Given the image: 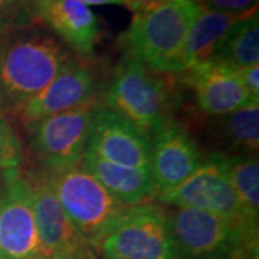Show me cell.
Returning a JSON list of instances; mask_svg holds the SVG:
<instances>
[{
    "instance_id": "5b68a950",
    "label": "cell",
    "mask_w": 259,
    "mask_h": 259,
    "mask_svg": "<svg viewBox=\"0 0 259 259\" xmlns=\"http://www.w3.org/2000/svg\"><path fill=\"white\" fill-rule=\"evenodd\" d=\"M66 216L87 245L97 246L125 207L81 164L47 171Z\"/></svg>"
},
{
    "instance_id": "30bf717a",
    "label": "cell",
    "mask_w": 259,
    "mask_h": 259,
    "mask_svg": "<svg viewBox=\"0 0 259 259\" xmlns=\"http://www.w3.org/2000/svg\"><path fill=\"white\" fill-rule=\"evenodd\" d=\"M32 196L40 255L39 259H87V243L61 206L45 170L25 171Z\"/></svg>"
},
{
    "instance_id": "7a4b0ae2",
    "label": "cell",
    "mask_w": 259,
    "mask_h": 259,
    "mask_svg": "<svg viewBox=\"0 0 259 259\" xmlns=\"http://www.w3.org/2000/svg\"><path fill=\"white\" fill-rule=\"evenodd\" d=\"M202 9L197 0H167L136 13L122 35L125 52L157 74H173L186 35Z\"/></svg>"
},
{
    "instance_id": "7c38bea8",
    "label": "cell",
    "mask_w": 259,
    "mask_h": 259,
    "mask_svg": "<svg viewBox=\"0 0 259 259\" xmlns=\"http://www.w3.org/2000/svg\"><path fill=\"white\" fill-rule=\"evenodd\" d=\"M97 90L98 76L93 66L71 59L54 81L29 100L16 114L29 127L51 115L91 104Z\"/></svg>"
},
{
    "instance_id": "8992f818",
    "label": "cell",
    "mask_w": 259,
    "mask_h": 259,
    "mask_svg": "<svg viewBox=\"0 0 259 259\" xmlns=\"http://www.w3.org/2000/svg\"><path fill=\"white\" fill-rule=\"evenodd\" d=\"M95 248L105 259H180L168 212L153 203L125 207Z\"/></svg>"
},
{
    "instance_id": "44dd1931",
    "label": "cell",
    "mask_w": 259,
    "mask_h": 259,
    "mask_svg": "<svg viewBox=\"0 0 259 259\" xmlns=\"http://www.w3.org/2000/svg\"><path fill=\"white\" fill-rule=\"evenodd\" d=\"M23 160V147L15 130L0 114V168H16Z\"/></svg>"
},
{
    "instance_id": "d4e9b609",
    "label": "cell",
    "mask_w": 259,
    "mask_h": 259,
    "mask_svg": "<svg viewBox=\"0 0 259 259\" xmlns=\"http://www.w3.org/2000/svg\"><path fill=\"white\" fill-rule=\"evenodd\" d=\"M164 2H167V0H124V5L130 10H133L134 13H140V12L153 9V8H156Z\"/></svg>"
},
{
    "instance_id": "d6986e66",
    "label": "cell",
    "mask_w": 259,
    "mask_h": 259,
    "mask_svg": "<svg viewBox=\"0 0 259 259\" xmlns=\"http://www.w3.org/2000/svg\"><path fill=\"white\" fill-rule=\"evenodd\" d=\"M225 168L245 214L258 222L259 163L253 156H223Z\"/></svg>"
},
{
    "instance_id": "52a82bcc",
    "label": "cell",
    "mask_w": 259,
    "mask_h": 259,
    "mask_svg": "<svg viewBox=\"0 0 259 259\" xmlns=\"http://www.w3.org/2000/svg\"><path fill=\"white\" fill-rule=\"evenodd\" d=\"M95 104L59 112L29 125L30 150L45 171H61L82 161Z\"/></svg>"
},
{
    "instance_id": "8fae6325",
    "label": "cell",
    "mask_w": 259,
    "mask_h": 259,
    "mask_svg": "<svg viewBox=\"0 0 259 259\" xmlns=\"http://www.w3.org/2000/svg\"><path fill=\"white\" fill-rule=\"evenodd\" d=\"M85 151L112 164L150 168L151 140L120 114L97 108Z\"/></svg>"
},
{
    "instance_id": "6da1fadb",
    "label": "cell",
    "mask_w": 259,
    "mask_h": 259,
    "mask_svg": "<svg viewBox=\"0 0 259 259\" xmlns=\"http://www.w3.org/2000/svg\"><path fill=\"white\" fill-rule=\"evenodd\" d=\"M71 59L64 45L42 30L10 29L0 33V108L16 114Z\"/></svg>"
},
{
    "instance_id": "4316f807",
    "label": "cell",
    "mask_w": 259,
    "mask_h": 259,
    "mask_svg": "<svg viewBox=\"0 0 259 259\" xmlns=\"http://www.w3.org/2000/svg\"><path fill=\"white\" fill-rule=\"evenodd\" d=\"M32 2H33V0H32Z\"/></svg>"
},
{
    "instance_id": "4fadbf2b",
    "label": "cell",
    "mask_w": 259,
    "mask_h": 259,
    "mask_svg": "<svg viewBox=\"0 0 259 259\" xmlns=\"http://www.w3.org/2000/svg\"><path fill=\"white\" fill-rule=\"evenodd\" d=\"M202 158L190 134L168 121L151 139L150 171L157 194L175 189L200 166Z\"/></svg>"
},
{
    "instance_id": "2e32d148",
    "label": "cell",
    "mask_w": 259,
    "mask_h": 259,
    "mask_svg": "<svg viewBox=\"0 0 259 259\" xmlns=\"http://www.w3.org/2000/svg\"><path fill=\"white\" fill-rule=\"evenodd\" d=\"M245 16L248 15H231L202 9L186 35L173 74H182L193 66L210 62L229 29Z\"/></svg>"
},
{
    "instance_id": "ba28073f",
    "label": "cell",
    "mask_w": 259,
    "mask_h": 259,
    "mask_svg": "<svg viewBox=\"0 0 259 259\" xmlns=\"http://www.w3.org/2000/svg\"><path fill=\"white\" fill-rule=\"evenodd\" d=\"M157 199L177 207L214 213L232 222L258 229V222L250 221L238 200L225 168L223 154L207 156L183 183L157 194Z\"/></svg>"
},
{
    "instance_id": "ffe728a7",
    "label": "cell",
    "mask_w": 259,
    "mask_h": 259,
    "mask_svg": "<svg viewBox=\"0 0 259 259\" xmlns=\"http://www.w3.org/2000/svg\"><path fill=\"white\" fill-rule=\"evenodd\" d=\"M222 133L232 148L256 153L259 147V102L223 115Z\"/></svg>"
},
{
    "instance_id": "7402d4cb",
    "label": "cell",
    "mask_w": 259,
    "mask_h": 259,
    "mask_svg": "<svg viewBox=\"0 0 259 259\" xmlns=\"http://www.w3.org/2000/svg\"><path fill=\"white\" fill-rule=\"evenodd\" d=\"M203 9L231 15H250L258 8V0H197Z\"/></svg>"
},
{
    "instance_id": "9c48e42d",
    "label": "cell",
    "mask_w": 259,
    "mask_h": 259,
    "mask_svg": "<svg viewBox=\"0 0 259 259\" xmlns=\"http://www.w3.org/2000/svg\"><path fill=\"white\" fill-rule=\"evenodd\" d=\"M40 243L28 182L16 168L0 175V259H39Z\"/></svg>"
},
{
    "instance_id": "cb8c5ba5",
    "label": "cell",
    "mask_w": 259,
    "mask_h": 259,
    "mask_svg": "<svg viewBox=\"0 0 259 259\" xmlns=\"http://www.w3.org/2000/svg\"><path fill=\"white\" fill-rule=\"evenodd\" d=\"M235 72L241 78L243 87L248 90L250 97L255 101H259V65H253V66H248V68L236 69Z\"/></svg>"
},
{
    "instance_id": "5bb4252c",
    "label": "cell",
    "mask_w": 259,
    "mask_h": 259,
    "mask_svg": "<svg viewBox=\"0 0 259 259\" xmlns=\"http://www.w3.org/2000/svg\"><path fill=\"white\" fill-rule=\"evenodd\" d=\"M197 105L210 115H226L255 101L238 74L221 64L207 62L185 71Z\"/></svg>"
},
{
    "instance_id": "9a60e30c",
    "label": "cell",
    "mask_w": 259,
    "mask_h": 259,
    "mask_svg": "<svg viewBox=\"0 0 259 259\" xmlns=\"http://www.w3.org/2000/svg\"><path fill=\"white\" fill-rule=\"evenodd\" d=\"M33 13L71 49L91 56L100 37L97 16L79 0H33Z\"/></svg>"
},
{
    "instance_id": "e0dca14e",
    "label": "cell",
    "mask_w": 259,
    "mask_h": 259,
    "mask_svg": "<svg viewBox=\"0 0 259 259\" xmlns=\"http://www.w3.org/2000/svg\"><path fill=\"white\" fill-rule=\"evenodd\" d=\"M81 166L124 206L148 203V200L157 197V187L150 168L112 164L87 151Z\"/></svg>"
},
{
    "instance_id": "ac0fdd59",
    "label": "cell",
    "mask_w": 259,
    "mask_h": 259,
    "mask_svg": "<svg viewBox=\"0 0 259 259\" xmlns=\"http://www.w3.org/2000/svg\"><path fill=\"white\" fill-rule=\"evenodd\" d=\"M210 62L228 66L233 71L259 64L258 13L238 20L225 36Z\"/></svg>"
},
{
    "instance_id": "603a6c76",
    "label": "cell",
    "mask_w": 259,
    "mask_h": 259,
    "mask_svg": "<svg viewBox=\"0 0 259 259\" xmlns=\"http://www.w3.org/2000/svg\"><path fill=\"white\" fill-rule=\"evenodd\" d=\"M22 8V0H0V33L12 29L10 23L16 20Z\"/></svg>"
},
{
    "instance_id": "3957f363",
    "label": "cell",
    "mask_w": 259,
    "mask_h": 259,
    "mask_svg": "<svg viewBox=\"0 0 259 259\" xmlns=\"http://www.w3.org/2000/svg\"><path fill=\"white\" fill-rule=\"evenodd\" d=\"M180 259H253L258 229L204 210L177 207L168 213Z\"/></svg>"
},
{
    "instance_id": "484cf974",
    "label": "cell",
    "mask_w": 259,
    "mask_h": 259,
    "mask_svg": "<svg viewBox=\"0 0 259 259\" xmlns=\"http://www.w3.org/2000/svg\"><path fill=\"white\" fill-rule=\"evenodd\" d=\"M85 6H101V5H124V0H79Z\"/></svg>"
},
{
    "instance_id": "277c9868",
    "label": "cell",
    "mask_w": 259,
    "mask_h": 259,
    "mask_svg": "<svg viewBox=\"0 0 259 259\" xmlns=\"http://www.w3.org/2000/svg\"><path fill=\"white\" fill-rule=\"evenodd\" d=\"M105 101L108 110L133 122L148 137L171 121L168 118L171 98L167 82L127 52L114 69Z\"/></svg>"
}]
</instances>
